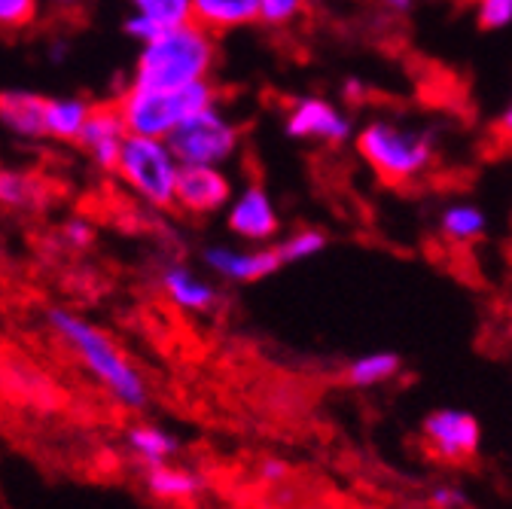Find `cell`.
I'll list each match as a JSON object with an SVG mask.
<instances>
[{
  "mask_svg": "<svg viewBox=\"0 0 512 509\" xmlns=\"http://www.w3.org/2000/svg\"><path fill=\"white\" fill-rule=\"evenodd\" d=\"M46 98L31 89H4L0 92V125L19 141L46 138Z\"/></svg>",
  "mask_w": 512,
  "mask_h": 509,
  "instance_id": "14",
  "label": "cell"
},
{
  "mask_svg": "<svg viewBox=\"0 0 512 509\" xmlns=\"http://www.w3.org/2000/svg\"><path fill=\"white\" fill-rule=\"evenodd\" d=\"M113 174L132 189L144 205L159 208V211L174 208L180 162L171 153L168 141L128 135Z\"/></svg>",
  "mask_w": 512,
  "mask_h": 509,
  "instance_id": "5",
  "label": "cell"
},
{
  "mask_svg": "<svg viewBox=\"0 0 512 509\" xmlns=\"http://www.w3.org/2000/svg\"><path fill=\"white\" fill-rule=\"evenodd\" d=\"M125 445L144 470L174 464V458L180 452V439L174 433H168L159 424H147V421L125 430Z\"/></svg>",
  "mask_w": 512,
  "mask_h": 509,
  "instance_id": "17",
  "label": "cell"
},
{
  "mask_svg": "<svg viewBox=\"0 0 512 509\" xmlns=\"http://www.w3.org/2000/svg\"><path fill=\"white\" fill-rule=\"evenodd\" d=\"M159 287L171 305L189 314H211L220 305V290L196 269L183 263H168L159 272Z\"/></svg>",
  "mask_w": 512,
  "mask_h": 509,
  "instance_id": "13",
  "label": "cell"
},
{
  "mask_svg": "<svg viewBox=\"0 0 512 509\" xmlns=\"http://www.w3.org/2000/svg\"><path fill=\"white\" fill-rule=\"evenodd\" d=\"M46 321L55 330V336L77 354L83 369L119 406L132 409V412L147 409L150 391H147L144 375L138 372V366L132 360L125 357V351L116 348V342L104 330H98L95 324L86 321V317H80L68 308H49Z\"/></svg>",
  "mask_w": 512,
  "mask_h": 509,
  "instance_id": "3",
  "label": "cell"
},
{
  "mask_svg": "<svg viewBox=\"0 0 512 509\" xmlns=\"http://www.w3.org/2000/svg\"><path fill=\"white\" fill-rule=\"evenodd\" d=\"M217 98H220V89L214 80L186 86V89H144V86L125 83L122 92L113 98V104L125 122L128 135L168 141L183 119L217 104Z\"/></svg>",
  "mask_w": 512,
  "mask_h": 509,
  "instance_id": "4",
  "label": "cell"
},
{
  "mask_svg": "<svg viewBox=\"0 0 512 509\" xmlns=\"http://www.w3.org/2000/svg\"><path fill=\"white\" fill-rule=\"evenodd\" d=\"M171 153L180 165H226L241 150V125L220 107L211 104L183 119L168 138Z\"/></svg>",
  "mask_w": 512,
  "mask_h": 509,
  "instance_id": "6",
  "label": "cell"
},
{
  "mask_svg": "<svg viewBox=\"0 0 512 509\" xmlns=\"http://www.w3.org/2000/svg\"><path fill=\"white\" fill-rule=\"evenodd\" d=\"M430 503H433V509H467L470 497L458 485L439 482V485L430 488Z\"/></svg>",
  "mask_w": 512,
  "mask_h": 509,
  "instance_id": "27",
  "label": "cell"
},
{
  "mask_svg": "<svg viewBox=\"0 0 512 509\" xmlns=\"http://www.w3.org/2000/svg\"><path fill=\"white\" fill-rule=\"evenodd\" d=\"M122 31H125V37H132V40L141 46V43L153 40L162 28H159L156 22H150V19L138 16V13H128V16H125V22H122Z\"/></svg>",
  "mask_w": 512,
  "mask_h": 509,
  "instance_id": "28",
  "label": "cell"
},
{
  "mask_svg": "<svg viewBox=\"0 0 512 509\" xmlns=\"http://www.w3.org/2000/svg\"><path fill=\"white\" fill-rule=\"evenodd\" d=\"M311 0H260V25L272 31H287L302 22Z\"/></svg>",
  "mask_w": 512,
  "mask_h": 509,
  "instance_id": "24",
  "label": "cell"
},
{
  "mask_svg": "<svg viewBox=\"0 0 512 509\" xmlns=\"http://www.w3.org/2000/svg\"><path fill=\"white\" fill-rule=\"evenodd\" d=\"M202 266L229 284H253L284 269L275 244H253V247L208 244L202 250Z\"/></svg>",
  "mask_w": 512,
  "mask_h": 509,
  "instance_id": "11",
  "label": "cell"
},
{
  "mask_svg": "<svg viewBox=\"0 0 512 509\" xmlns=\"http://www.w3.org/2000/svg\"><path fill=\"white\" fill-rule=\"evenodd\" d=\"M494 135H497L503 144H512V98H509V104L503 107V113H500L497 122H494Z\"/></svg>",
  "mask_w": 512,
  "mask_h": 509,
  "instance_id": "31",
  "label": "cell"
},
{
  "mask_svg": "<svg viewBox=\"0 0 512 509\" xmlns=\"http://www.w3.org/2000/svg\"><path fill=\"white\" fill-rule=\"evenodd\" d=\"M260 476L266 479V482H284V479H290V464H284V461H263L260 464Z\"/></svg>",
  "mask_w": 512,
  "mask_h": 509,
  "instance_id": "30",
  "label": "cell"
},
{
  "mask_svg": "<svg viewBox=\"0 0 512 509\" xmlns=\"http://www.w3.org/2000/svg\"><path fill=\"white\" fill-rule=\"evenodd\" d=\"M128 138V129H125V122L110 101H98L92 107V116L86 122V129L80 135V150L89 156V162L101 171H116V162H119V153H122V144Z\"/></svg>",
  "mask_w": 512,
  "mask_h": 509,
  "instance_id": "12",
  "label": "cell"
},
{
  "mask_svg": "<svg viewBox=\"0 0 512 509\" xmlns=\"http://www.w3.org/2000/svg\"><path fill=\"white\" fill-rule=\"evenodd\" d=\"M189 4L192 0H128V13H138L159 28L189 22Z\"/></svg>",
  "mask_w": 512,
  "mask_h": 509,
  "instance_id": "23",
  "label": "cell"
},
{
  "mask_svg": "<svg viewBox=\"0 0 512 509\" xmlns=\"http://www.w3.org/2000/svg\"><path fill=\"white\" fill-rule=\"evenodd\" d=\"M220 43L217 34L205 31L196 22H180L162 28L153 40L141 43L132 86L144 89H186L211 80L217 68Z\"/></svg>",
  "mask_w": 512,
  "mask_h": 509,
  "instance_id": "1",
  "label": "cell"
},
{
  "mask_svg": "<svg viewBox=\"0 0 512 509\" xmlns=\"http://www.w3.org/2000/svg\"><path fill=\"white\" fill-rule=\"evenodd\" d=\"M235 196L232 177L220 165H180L174 208L189 217H211L226 211Z\"/></svg>",
  "mask_w": 512,
  "mask_h": 509,
  "instance_id": "10",
  "label": "cell"
},
{
  "mask_svg": "<svg viewBox=\"0 0 512 509\" xmlns=\"http://www.w3.org/2000/svg\"><path fill=\"white\" fill-rule=\"evenodd\" d=\"M49 4L55 10H61V13H74V10H80L86 4V0H49Z\"/></svg>",
  "mask_w": 512,
  "mask_h": 509,
  "instance_id": "33",
  "label": "cell"
},
{
  "mask_svg": "<svg viewBox=\"0 0 512 509\" xmlns=\"http://www.w3.org/2000/svg\"><path fill=\"white\" fill-rule=\"evenodd\" d=\"M64 241H68L71 247H89L92 241H95V232H92V226L89 223H83V220H71L68 226H64Z\"/></svg>",
  "mask_w": 512,
  "mask_h": 509,
  "instance_id": "29",
  "label": "cell"
},
{
  "mask_svg": "<svg viewBox=\"0 0 512 509\" xmlns=\"http://www.w3.org/2000/svg\"><path fill=\"white\" fill-rule=\"evenodd\" d=\"M388 16H409L415 10V0H375Z\"/></svg>",
  "mask_w": 512,
  "mask_h": 509,
  "instance_id": "32",
  "label": "cell"
},
{
  "mask_svg": "<svg viewBox=\"0 0 512 509\" xmlns=\"http://www.w3.org/2000/svg\"><path fill=\"white\" fill-rule=\"evenodd\" d=\"M476 22L485 31H500L512 25V0H473Z\"/></svg>",
  "mask_w": 512,
  "mask_h": 509,
  "instance_id": "26",
  "label": "cell"
},
{
  "mask_svg": "<svg viewBox=\"0 0 512 509\" xmlns=\"http://www.w3.org/2000/svg\"><path fill=\"white\" fill-rule=\"evenodd\" d=\"M439 235L455 244V247H470V244H479L488 232V217L479 205L473 202H448L442 211H439Z\"/></svg>",
  "mask_w": 512,
  "mask_h": 509,
  "instance_id": "20",
  "label": "cell"
},
{
  "mask_svg": "<svg viewBox=\"0 0 512 509\" xmlns=\"http://www.w3.org/2000/svg\"><path fill=\"white\" fill-rule=\"evenodd\" d=\"M330 244L327 232L324 229H314V226H302V229H293L290 235H284L281 241H275L278 253H281V263L284 266H296V263H305V260H314L317 253H324Z\"/></svg>",
  "mask_w": 512,
  "mask_h": 509,
  "instance_id": "21",
  "label": "cell"
},
{
  "mask_svg": "<svg viewBox=\"0 0 512 509\" xmlns=\"http://www.w3.org/2000/svg\"><path fill=\"white\" fill-rule=\"evenodd\" d=\"M43 199V189L31 174L0 168V205L10 208H34Z\"/></svg>",
  "mask_w": 512,
  "mask_h": 509,
  "instance_id": "22",
  "label": "cell"
},
{
  "mask_svg": "<svg viewBox=\"0 0 512 509\" xmlns=\"http://www.w3.org/2000/svg\"><path fill=\"white\" fill-rule=\"evenodd\" d=\"M421 449L442 467H464L482 452V424L467 409H433L421 421Z\"/></svg>",
  "mask_w": 512,
  "mask_h": 509,
  "instance_id": "7",
  "label": "cell"
},
{
  "mask_svg": "<svg viewBox=\"0 0 512 509\" xmlns=\"http://www.w3.org/2000/svg\"><path fill=\"white\" fill-rule=\"evenodd\" d=\"M40 0H0V31L16 34L37 22Z\"/></svg>",
  "mask_w": 512,
  "mask_h": 509,
  "instance_id": "25",
  "label": "cell"
},
{
  "mask_svg": "<svg viewBox=\"0 0 512 509\" xmlns=\"http://www.w3.org/2000/svg\"><path fill=\"white\" fill-rule=\"evenodd\" d=\"M189 19L220 37L260 22V0H192Z\"/></svg>",
  "mask_w": 512,
  "mask_h": 509,
  "instance_id": "16",
  "label": "cell"
},
{
  "mask_svg": "<svg viewBox=\"0 0 512 509\" xmlns=\"http://www.w3.org/2000/svg\"><path fill=\"white\" fill-rule=\"evenodd\" d=\"M226 229L247 244H275L281 232V214L269 189L260 183H247L226 205Z\"/></svg>",
  "mask_w": 512,
  "mask_h": 509,
  "instance_id": "9",
  "label": "cell"
},
{
  "mask_svg": "<svg viewBox=\"0 0 512 509\" xmlns=\"http://www.w3.org/2000/svg\"><path fill=\"white\" fill-rule=\"evenodd\" d=\"M400 372H403V357L397 351H369L345 366L342 381L354 391H372L381 385H391Z\"/></svg>",
  "mask_w": 512,
  "mask_h": 509,
  "instance_id": "19",
  "label": "cell"
},
{
  "mask_svg": "<svg viewBox=\"0 0 512 509\" xmlns=\"http://www.w3.org/2000/svg\"><path fill=\"white\" fill-rule=\"evenodd\" d=\"M208 482L202 473L177 467V464H162L144 470V491L165 506H189L205 494Z\"/></svg>",
  "mask_w": 512,
  "mask_h": 509,
  "instance_id": "15",
  "label": "cell"
},
{
  "mask_svg": "<svg viewBox=\"0 0 512 509\" xmlns=\"http://www.w3.org/2000/svg\"><path fill=\"white\" fill-rule=\"evenodd\" d=\"M92 107L95 101H86L80 95L46 98V138L61 144H77L92 116Z\"/></svg>",
  "mask_w": 512,
  "mask_h": 509,
  "instance_id": "18",
  "label": "cell"
},
{
  "mask_svg": "<svg viewBox=\"0 0 512 509\" xmlns=\"http://www.w3.org/2000/svg\"><path fill=\"white\" fill-rule=\"evenodd\" d=\"M284 132L296 141L342 147L354 138V125L342 107L320 95H299L287 104Z\"/></svg>",
  "mask_w": 512,
  "mask_h": 509,
  "instance_id": "8",
  "label": "cell"
},
{
  "mask_svg": "<svg viewBox=\"0 0 512 509\" xmlns=\"http://www.w3.org/2000/svg\"><path fill=\"white\" fill-rule=\"evenodd\" d=\"M354 147L372 174L388 186L418 183L433 171L439 156L436 132L403 116H372L357 129Z\"/></svg>",
  "mask_w": 512,
  "mask_h": 509,
  "instance_id": "2",
  "label": "cell"
}]
</instances>
